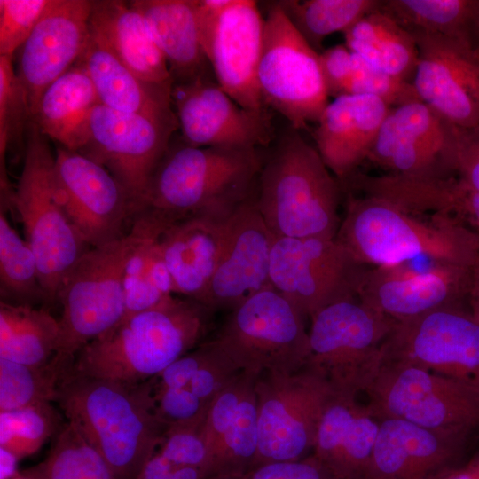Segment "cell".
<instances>
[{"instance_id": "23", "label": "cell", "mask_w": 479, "mask_h": 479, "mask_svg": "<svg viewBox=\"0 0 479 479\" xmlns=\"http://www.w3.org/2000/svg\"><path fill=\"white\" fill-rule=\"evenodd\" d=\"M264 19L255 1L232 0L204 48L216 82L244 108L266 110L257 83Z\"/></svg>"}, {"instance_id": "11", "label": "cell", "mask_w": 479, "mask_h": 479, "mask_svg": "<svg viewBox=\"0 0 479 479\" xmlns=\"http://www.w3.org/2000/svg\"><path fill=\"white\" fill-rule=\"evenodd\" d=\"M257 83L265 106H270L301 130L317 123L327 106L319 53L293 26L278 3L264 19Z\"/></svg>"}, {"instance_id": "50", "label": "cell", "mask_w": 479, "mask_h": 479, "mask_svg": "<svg viewBox=\"0 0 479 479\" xmlns=\"http://www.w3.org/2000/svg\"><path fill=\"white\" fill-rule=\"evenodd\" d=\"M321 71L329 97L343 96L351 74L353 53L345 44H337L319 53Z\"/></svg>"}, {"instance_id": "33", "label": "cell", "mask_w": 479, "mask_h": 479, "mask_svg": "<svg viewBox=\"0 0 479 479\" xmlns=\"http://www.w3.org/2000/svg\"><path fill=\"white\" fill-rule=\"evenodd\" d=\"M380 7L344 32L345 45L378 70L412 82L419 59L416 42Z\"/></svg>"}, {"instance_id": "5", "label": "cell", "mask_w": 479, "mask_h": 479, "mask_svg": "<svg viewBox=\"0 0 479 479\" xmlns=\"http://www.w3.org/2000/svg\"><path fill=\"white\" fill-rule=\"evenodd\" d=\"M342 193L316 147L290 128L263 161L255 200L275 238L334 239Z\"/></svg>"}, {"instance_id": "45", "label": "cell", "mask_w": 479, "mask_h": 479, "mask_svg": "<svg viewBox=\"0 0 479 479\" xmlns=\"http://www.w3.org/2000/svg\"><path fill=\"white\" fill-rule=\"evenodd\" d=\"M345 95L377 97L391 108L420 100L412 82L395 78L378 70L355 53H353L352 70Z\"/></svg>"}, {"instance_id": "20", "label": "cell", "mask_w": 479, "mask_h": 479, "mask_svg": "<svg viewBox=\"0 0 479 479\" xmlns=\"http://www.w3.org/2000/svg\"><path fill=\"white\" fill-rule=\"evenodd\" d=\"M419 52L412 85L421 101L461 130L479 124V55L460 38L410 33Z\"/></svg>"}, {"instance_id": "39", "label": "cell", "mask_w": 479, "mask_h": 479, "mask_svg": "<svg viewBox=\"0 0 479 479\" xmlns=\"http://www.w3.org/2000/svg\"><path fill=\"white\" fill-rule=\"evenodd\" d=\"M309 45L322 51L323 42L335 32H346L381 0H286L277 2Z\"/></svg>"}, {"instance_id": "4", "label": "cell", "mask_w": 479, "mask_h": 479, "mask_svg": "<svg viewBox=\"0 0 479 479\" xmlns=\"http://www.w3.org/2000/svg\"><path fill=\"white\" fill-rule=\"evenodd\" d=\"M263 161L258 149L171 140L136 216L145 213L168 224L192 216L224 221L255 193Z\"/></svg>"}, {"instance_id": "51", "label": "cell", "mask_w": 479, "mask_h": 479, "mask_svg": "<svg viewBox=\"0 0 479 479\" xmlns=\"http://www.w3.org/2000/svg\"><path fill=\"white\" fill-rule=\"evenodd\" d=\"M456 177L479 191V124L459 129Z\"/></svg>"}, {"instance_id": "2", "label": "cell", "mask_w": 479, "mask_h": 479, "mask_svg": "<svg viewBox=\"0 0 479 479\" xmlns=\"http://www.w3.org/2000/svg\"><path fill=\"white\" fill-rule=\"evenodd\" d=\"M215 313L196 300L173 294L124 317L87 344L70 370L130 383L151 380L208 339Z\"/></svg>"}, {"instance_id": "41", "label": "cell", "mask_w": 479, "mask_h": 479, "mask_svg": "<svg viewBox=\"0 0 479 479\" xmlns=\"http://www.w3.org/2000/svg\"><path fill=\"white\" fill-rule=\"evenodd\" d=\"M474 5L475 0H381L380 8L409 33L467 41Z\"/></svg>"}, {"instance_id": "49", "label": "cell", "mask_w": 479, "mask_h": 479, "mask_svg": "<svg viewBox=\"0 0 479 479\" xmlns=\"http://www.w3.org/2000/svg\"><path fill=\"white\" fill-rule=\"evenodd\" d=\"M208 479H337L311 453L293 461L268 462L247 469Z\"/></svg>"}, {"instance_id": "3", "label": "cell", "mask_w": 479, "mask_h": 479, "mask_svg": "<svg viewBox=\"0 0 479 479\" xmlns=\"http://www.w3.org/2000/svg\"><path fill=\"white\" fill-rule=\"evenodd\" d=\"M343 191L346 209L334 239L368 267L420 256L472 266L479 255V234L452 218L416 213L367 192Z\"/></svg>"}, {"instance_id": "28", "label": "cell", "mask_w": 479, "mask_h": 479, "mask_svg": "<svg viewBox=\"0 0 479 479\" xmlns=\"http://www.w3.org/2000/svg\"><path fill=\"white\" fill-rule=\"evenodd\" d=\"M225 221L192 216L163 231L160 243L175 294L203 303L219 262Z\"/></svg>"}, {"instance_id": "37", "label": "cell", "mask_w": 479, "mask_h": 479, "mask_svg": "<svg viewBox=\"0 0 479 479\" xmlns=\"http://www.w3.org/2000/svg\"><path fill=\"white\" fill-rule=\"evenodd\" d=\"M241 372L208 338L153 378L156 388H186L208 404Z\"/></svg>"}, {"instance_id": "47", "label": "cell", "mask_w": 479, "mask_h": 479, "mask_svg": "<svg viewBox=\"0 0 479 479\" xmlns=\"http://www.w3.org/2000/svg\"><path fill=\"white\" fill-rule=\"evenodd\" d=\"M205 418L168 427L157 452L176 467H200L205 474L208 462Z\"/></svg>"}, {"instance_id": "36", "label": "cell", "mask_w": 479, "mask_h": 479, "mask_svg": "<svg viewBox=\"0 0 479 479\" xmlns=\"http://www.w3.org/2000/svg\"><path fill=\"white\" fill-rule=\"evenodd\" d=\"M397 202L411 211L452 218L479 234V191L457 177L404 178Z\"/></svg>"}, {"instance_id": "1", "label": "cell", "mask_w": 479, "mask_h": 479, "mask_svg": "<svg viewBox=\"0 0 479 479\" xmlns=\"http://www.w3.org/2000/svg\"><path fill=\"white\" fill-rule=\"evenodd\" d=\"M55 403L120 479H135L157 452L166 429L156 412L153 379L130 383L69 369Z\"/></svg>"}, {"instance_id": "14", "label": "cell", "mask_w": 479, "mask_h": 479, "mask_svg": "<svg viewBox=\"0 0 479 479\" xmlns=\"http://www.w3.org/2000/svg\"><path fill=\"white\" fill-rule=\"evenodd\" d=\"M368 268L335 239L275 238L270 281L305 318H310L330 304L357 298Z\"/></svg>"}, {"instance_id": "35", "label": "cell", "mask_w": 479, "mask_h": 479, "mask_svg": "<svg viewBox=\"0 0 479 479\" xmlns=\"http://www.w3.org/2000/svg\"><path fill=\"white\" fill-rule=\"evenodd\" d=\"M149 220L148 232L131 250L125 264L124 317L152 308L175 294L160 243V237L167 226Z\"/></svg>"}, {"instance_id": "24", "label": "cell", "mask_w": 479, "mask_h": 479, "mask_svg": "<svg viewBox=\"0 0 479 479\" xmlns=\"http://www.w3.org/2000/svg\"><path fill=\"white\" fill-rule=\"evenodd\" d=\"M466 437L381 419L364 479H438L456 467Z\"/></svg>"}, {"instance_id": "7", "label": "cell", "mask_w": 479, "mask_h": 479, "mask_svg": "<svg viewBox=\"0 0 479 479\" xmlns=\"http://www.w3.org/2000/svg\"><path fill=\"white\" fill-rule=\"evenodd\" d=\"M54 163L55 154L48 138L31 122L23 166L12 202L23 224L26 240L35 256L40 283L49 306L57 302L67 273L90 249L59 198Z\"/></svg>"}, {"instance_id": "29", "label": "cell", "mask_w": 479, "mask_h": 479, "mask_svg": "<svg viewBox=\"0 0 479 479\" xmlns=\"http://www.w3.org/2000/svg\"><path fill=\"white\" fill-rule=\"evenodd\" d=\"M75 64L88 73L101 105L154 119H177L171 100L173 84L154 83L140 78L91 33Z\"/></svg>"}, {"instance_id": "9", "label": "cell", "mask_w": 479, "mask_h": 479, "mask_svg": "<svg viewBox=\"0 0 479 479\" xmlns=\"http://www.w3.org/2000/svg\"><path fill=\"white\" fill-rule=\"evenodd\" d=\"M310 319L305 366L324 377L334 393L365 392L381 366L382 345L395 321L357 297L330 304Z\"/></svg>"}, {"instance_id": "22", "label": "cell", "mask_w": 479, "mask_h": 479, "mask_svg": "<svg viewBox=\"0 0 479 479\" xmlns=\"http://www.w3.org/2000/svg\"><path fill=\"white\" fill-rule=\"evenodd\" d=\"M92 1L51 0L20 47L17 75L31 117L45 90L80 59L88 43Z\"/></svg>"}, {"instance_id": "44", "label": "cell", "mask_w": 479, "mask_h": 479, "mask_svg": "<svg viewBox=\"0 0 479 479\" xmlns=\"http://www.w3.org/2000/svg\"><path fill=\"white\" fill-rule=\"evenodd\" d=\"M30 124L27 97L12 65V57L0 56V181L3 186L9 185L6 153L13 149L25 153Z\"/></svg>"}, {"instance_id": "10", "label": "cell", "mask_w": 479, "mask_h": 479, "mask_svg": "<svg viewBox=\"0 0 479 479\" xmlns=\"http://www.w3.org/2000/svg\"><path fill=\"white\" fill-rule=\"evenodd\" d=\"M365 393L379 420L464 436L479 428V389L419 366L381 361Z\"/></svg>"}, {"instance_id": "8", "label": "cell", "mask_w": 479, "mask_h": 479, "mask_svg": "<svg viewBox=\"0 0 479 479\" xmlns=\"http://www.w3.org/2000/svg\"><path fill=\"white\" fill-rule=\"evenodd\" d=\"M304 320L284 296L267 288L227 312L209 339L240 372L293 373L309 356Z\"/></svg>"}, {"instance_id": "21", "label": "cell", "mask_w": 479, "mask_h": 479, "mask_svg": "<svg viewBox=\"0 0 479 479\" xmlns=\"http://www.w3.org/2000/svg\"><path fill=\"white\" fill-rule=\"evenodd\" d=\"M274 240L254 193L225 221L219 262L203 304L215 312H229L258 292L272 288L270 265Z\"/></svg>"}, {"instance_id": "46", "label": "cell", "mask_w": 479, "mask_h": 479, "mask_svg": "<svg viewBox=\"0 0 479 479\" xmlns=\"http://www.w3.org/2000/svg\"><path fill=\"white\" fill-rule=\"evenodd\" d=\"M51 0H0V56L12 57L29 37Z\"/></svg>"}, {"instance_id": "54", "label": "cell", "mask_w": 479, "mask_h": 479, "mask_svg": "<svg viewBox=\"0 0 479 479\" xmlns=\"http://www.w3.org/2000/svg\"><path fill=\"white\" fill-rule=\"evenodd\" d=\"M467 41L479 55V0H475V5L467 32Z\"/></svg>"}, {"instance_id": "42", "label": "cell", "mask_w": 479, "mask_h": 479, "mask_svg": "<svg viewBox=\"0 0 479 479\" xmlns=\"http://www.w3.org/2000/svg\"><path fill=\"white\" fill-rule=\"evenodd\" d=\"M52 403L0 412V448L18 460L35 454L65 422Z\"/></svg>"}, {"instance_id": "32", "label": "cell", "mask_w": 479, "mask_h": 479, "mask_svg": "<svg viewBox=\"0 0 479 479\" xmlns=\"http://www.w3.org/2000/svg\"><path fill=\"white\" fill-rule=\"evenodd\" d=\"M99 104L88 73L75 64L45 90L31 122L47 138L66 149L76 151L87 120Z\"/></svg>"}, {"instance_id": "30", "label": "cell", "mask_w": 479, "mask_h": 479, "mask_svg": "<svg viewBox=\"0 0 479 479\" xmlns=\"http://www.w3.org/2000/svg\"><path fill=\"white\" fill-rule=\"evenodd\" d=\"M162 52L173 84L210 79L198 27L195 0H135Z\"/></svg>"}, {"instance_id": "34", "label": "cell", "mask_w": 479, "mask_h": 479, "mask_svg": "<svg viewBox=\"0 0 479 479\" xmlns=\"http://www.w3.org/2000/svg\"><path fill=\"white\" fill-rule=\"evenodd\" d=\"M59 323L48 309L0 302V358L40 366L54 357Z\"/></svg>"}, {"instance_id": "48", "label": "cell", "mask_w": 479, "mask_h": 479, "mask_svg": "<svg viewBox=\"0 0 479 479\" xmlns=\"http://www.w3.org/2000/svg\"><path fill=\"white\" fill-rule=\"evenodd\" d=\"M153 398L158 418L166 428L205 418L209 406L186 388L153 385Z\"/></svg>"}, {"instance_id": "43", "label": "cell", "mask_w": 479, "mask_h": 479, "mask_svg": "<svg viewBox=\"0 0 479 479\" xmlns=\"http://www.w3.org/2000/svg\"><path fill=\"white\" fill-rule=\"evenodd\" d=\"M65 373L52 360L34 366L0 358V412L55 403Z\"/></svg>"}, {"instance_id": "27", "label": "cell", "mask_w": 479, "mask_h": 479, "mask_svg": "<svg viewBox=\"0 0 479 479\" xmlns=\"http://www.w3.org/2000/svg\"><path fill=\"white\" fill-rule=\"evenodd\" d=\"M380 420L357 396L334 393L317 430L312 454L337 479H364Z\"/></svg>"}, {"instance_id": "31", "label": "cell", "mask_w": 479, "mask_h": 479, "mask_svg": "<svg viewBox=\"0 0 479 479\" xmlns=\"http://www.w3.org/2000/svg\"><path fill=\"white\" fill-rule=\"evenodd\" d=\"M90 30L140 78L173 84L166 59L130 1H92Z\"/></svg>"}, {"instance_id": "19", "label": "cell", "mask_w": 479, "mask_h": 479, "mask_svg": "<svg viewBox=\"0 0 479 479\" xmlns=\"http://www.w3.org/2000/svg\"><path fill=\"white\" fill-rule=\"evenodd\" d=\"M471 266L433 263L425 270L406 263L369 267L357 298L388 318L404 321L467 302Z\"/></svg>"}, {"instance_id": "25", "label": "cell", "mask_w": 479, "mask_h": 479, "mask_svg": "<svg viewBox=\"0 0 479 479\" xmlns=\"http://www.w3.org/2000/svg\"><path fill=\"white\" fill-rule=\"evenodd\" d=\"M256 378L241 372L211 401L204 420L205 479L251 467L258 447Z\"/></svg>"}, {"instance_id": "55", "label": "cell", "mask_w": 479, "mask_h": 479, "mask_svg": "<svg viewBox=\"0 0 479 479\" xmlns=\"http://www.w3.org/2000/svg\"><path fill=\"white\" fill-rule=\"evenodd\" d=\"M0 456L1 479H9L14 475L16 463L19 460L12 454L1 448Z\"/></svg>"}, {"instance_id": "40", "label": "cell", "mask_w": 479, "mask_h": 479, "mask_svg": "<svg viewBox=\"0 0 479 479\" xmlns=\"http://www.w3.org/2000/svg\"><path fill=\"white\" fill-rule=\"evenodd\" d=\"M0 294L1 301L34 306L46 304L35 256L27 240L0 211Z\"/></svg>"}, {"instance_id": "18", "label": "cell", "mask_w": 479, "mask_h": 479, "mask_svg": "<svg viewBox=\"0 0 479 479\" xmlns=\"http://www.w3.org/2000/svg\"><path fill=\"white\" fill-rule=\"evenodd\" d=\"M171 100L182 140L187 145L258 149L272 137L267 110L242 107L210 79L173 84Z\"/></svg>"}, {"instance_id": "53", "label": "cell", "mask_w": 479, "mask_h": 479, "mask_svg": "<svg viewBox=\"0 0 479 479\" xmlns=\"http://www.w3.org/2000/svg\"><path fill=\"white\" fill-rule=\"evenodd\" d=\"M467 302V309L479 319V255L471 266V279Z\"/></svg>"}, {"instance_id": "13", "label": "cell", "mask_w": 479, "mask_h": 479, "mask_svg": "<svg viewBox=\"0 0 479 479\" xmlns=\"http://www.w3.org/2000/svg\"><path fill=\"white\" fill-rule=\"evenodd\" d=\"M177 130V119H154L99 104L91 111L75 152L115 177L128 194L135 216Z\"/></svg>"}, {"instance_id": "12", "label": "cell", "mask_w": 479, "mask_h": 479, "mask_svg": "<svg viewBox=\"0 0 479 479\" xmlns=\"http://www.w3.org/2000/svg\"><path fill=\"white\" fill-rule=\"evenodd\" d=\"M255 393L258 447L251 467L311 454L321 416L334 393L327 381L307 366L263 373L256 378Z\"/></svg>"}, {"instance_id": "6", "label": "cell", "mask_w": 479, "mask_h": 479, "mask_svg": "<svg viewBox=\"0 0 479 479\" xmlns=\"http://www.w3.org/2000/svg\"><path fill=\"white\" fill-rule=\"evenodd\" d=\"M150 225L134 219L122 238L86 251L64 279L57 300L62 305L59 338L51 359L62 370L70 369L87 344L123 318L125 264Z\"/></svg>"}, {"instance_id": "52", "label": "cell", "mask_w": 479, "mask_h": 479, "mask_svg": "<svg viewBox=\"0 0 479 479\" xmlns=\"http://www.w3.org/2000/svg\"><path fill=\"white\" fill-rule=\"evenodd\" d=\"M438 479H479V452L465 465L452 468Z\"/></svg>"}, {"instance_id": "15", "label": "cell", "mask_w": 479, "mask_h": 479, "mask_svg": "<svg viewBox=\"0 0 479 479\" xmlns=\"http://www.w3.org/2000/svg\"><path fill=\"white\" fill-rule=\"evenodd\" d=\"M381 361L419 366L479 389V319L452 306L395 322Z\"/></svg>"}, {"instance_id": "16", "label": "cell", "mask_w": 479, "mask_h": 479, "mask_svg": "<svg viewBox=\"0 0 479 479\" xmlns=\"http://www.w3.org/2000/svg\"><path fill=\"white\" fill-rule=\"evenodd\" d=\"M459 129L421 100L390 108L367 161L386 174L456 177Z\"/></svg>"}, {"instance_id": "17", "label": "cell", "mask_w": 479, "mask_h": 479, "mask_svg": "<svg viewBox=\"0 0 479 479\" xmlns=\"http://www.w3.org/2000/svg\"><path fill=\"white\" fill-rule=\"evenodd\" d=\"M54 154L59 198L84 242L92 248L122 238L134 210L121 184L106 168L78 152L59 145Z\"/></svg>"}, {"instance_id": "26", "label": "cell", "mask_w": 479, "mask_h": 479, "mask_svg": "<svg viewBox=\"0 0 479 479\" xmlns=\"http://www.w3.org/2000/svg\"><path fill=\"white\" fill-rule=\"evenodd\" d=\"M390 108L367 95H343L327 104L314 130L315 147L340 183L367 160Z\"/></svg>"}, {"instance_id": "38", "label": "cell", "mask_w": 479, "mask_h": 479, "mask_svg": "<svg viewBox=\"0 0 479 479\" xmlns=\"http://www.w3.org/2000/svg\"><path fill=\"white\" fill-rule=\"evenodd\" d=\"M26 479H120L106 460L70 422L66 421L46 458L23 471Z\"/></svg>"}]
</instances>
